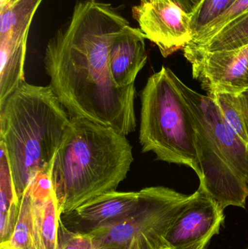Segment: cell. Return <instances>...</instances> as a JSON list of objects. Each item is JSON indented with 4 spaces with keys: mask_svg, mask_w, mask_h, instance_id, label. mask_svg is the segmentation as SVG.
Masks as SVG:
<instances>
[{
    "mask_svg": "<svg viewBox=\"0 0 248 249\" xmlns=\"http://www.w3.org/2000/svg\"><path fill=\"white\" fill-rule=\"evenodd\" d=\"M128 20L111 3L78 0L68 21L48 41L44 67L54 94L72 118L128 136L137 127L135 84L115 85L109 52Z\"/></svg>",
    "mask_w": 248,
    "mask_h": 249,
    "instance_id": "1",
    "label": "cell"
},
{
    "mask_svg": "<svg viewBox=\"0 0 248 249\" xmlns=\"http://www.w3.org/2000/svg\"><path fill=\"white\" fill-rule=\"evenodd\" d=\"M126 136L112 127L72 118L52 164V187L61 215L116 191L134 161Z\"/></svg>",
    "mask_w": 248,
    "mask_h": 249,
    "instance_id": "2",
    "label": "cell"
},
{
    "mask_svg": "<svg viewBox=\"0 0 248 249\" xmlns=\"http://www.w3.org/2000/svg\"><path fill=\"white\" fill-rule=\"evenodd\" d=\"M71 119L50 86L25 81L0 105V142L20 200L39 173L53 163Z\"/></svg>",
    "mask_w": 248,
    "mask_h": 249,
    "instance_id": "3",
    "label": "cell"
},
{
    "mask_svg": "<svg viewBox=\"0 0 248 249\" xmlns=\"http://www.w3.org/2000/svg\"><path fill=\"white\" fill-rule=\"evenodd\" d=\"M141 100L142 152H154L158 160L190 167L200 179L196 126L170 69L163 67L148 79Z\"/></svg>",
    "mask_w": 248,
    "mask_h": 249,
    "instance_id": "4",
    "label": "cell"
},
{
    "mask_svg": "<svg viewBox=\"0 0 248 249\" xmlns=\"http://www.w3.org/2000/svg\"><path fill=\"white\" fill-rule=\"evenodd\" d=\"M139 192V204L132 214L88 233L100 249H128L135 241L141 249H168L166 235L192 194H182L163 186L146 187Z\"/></svg>",
    "mask_w": 248,
    "mask_h": 249,
    "instance_id": "5",
    "label": "cell"
},
{
    "mask_svg": "<svg viewBox=\"0 0 248 249\" xmlns=\"http://www.w3.org/2000/svg\"><path fill=\"white\" fill-rule=\"evenodd\" d=\"M132 16L146 39L159 48L164 58L183 50L193 39L192 14L174 0H139L132 7Z\"/></svg>",
    "mask_w": 248,
    "mask_h": 249,
    "instance_id": "6",
    "label": "cell"
},
{
    "mask_svg": "<svg viewBox=\"0 0 248 249\" xmlns=\"http://www.w3.org/2000/svg\"><path fill=\"white\" fill-rule=\"evenodd\" d=\"M170 75L190 109L194 120L219 149L230 165L248 181V145L224 119L211 96L189 89L172 70Z\"/></svg>",
    "mask_w": 248,
    "mask_h": 249,
    "instance_id": "7",
    "label": "cell"
},
{
    "mask_svg": "<svg viewBox=\"0 0 248 249\" xmlns=\"http://www.w3.org/2000/svg\"><path fill=\"white\" fill-rule=\"evenodd\" d=\"M224 211L202 188L192 194L170 227L165 241L168 249H199L219 233Z\"/></svg>",
    "mask_w": 248,
    "mask_h": 249,
    "instance_id": "8",
    "label": "cell"
},
{
    "mask_svg": "<svg viewBox=\"0 0 248 249\" xmlns=\"http://www.w3.org/2000/svg\"><path fill=\"white\" fill-rule=\"evenodd\" d=\"M191 64L194 78L208 94L241 93L248 89V46L204 53Z\"/></svg>",
    "mask_w": 248,
    "mask_h": 249,
    "instance_id": "9",
    "label": "cell"
},
{
    "mask_svg": "<svg viewBox=\"0 0 248 249\" xmlns=\"http://www.w3.org/2000/svg\"><path fill=\"white\" fill-rule=\"evenodd\" d=\"M139 202V191L111 192L61 215V222L70 231L90 233L126 219L135 212Z\"/></svg>",
    "mask_w": 248,
    "mask_h": 249,
    "instance_id": "10",
    "label": "cell"
},
{
    "mask_svg": "<svg viewBox=\"0 0 248 249\" xmlns=\"http://www.w3.org/2000/svg\"><path fill=\"white\" fill-rule=\"evenodd\" d=\"M145 36L139 28L127 25L115 36L109 52V68L118 88L135 84L147 61Z\"/></svg>",
    "mask_w": 248,
    "mask_h": 249,
    "instance_id": "11",
    "label": "cell"
},
{
    "mask_svg": "<svg viewBox=\"0 0 248 249\" xmlns=\"http://www.w3.org/2000/svg\"><path fill=\"white\" fill-rule=\"evenodd\" d=\"M52 168L41 171L31 184L37 249H59L61 212L52 187Z\"/></svg>",
    "mask_w": 248,
    "mask_h": 249,
    "instance_id": "12",
    "label": "cell"
},
{
    "mask_svg": "<svg viewBox=\"0 0 248 249\" xmlns=\"http://www.w3.org/2000/svg\"><path fill=\"white\" fill-rule=\"evenodd\" d=\"M29 31L0 35V105L25 82Z\"/></svg>",
    "mask_w": 248,
    "mask_h": 249,
    "instance_id": "13",
    "label": "cell"
},
{
    "mask_svg": "<svg viewBox=\"0 0 248 249\" xmlns=\"http://www.w3.org/2000/svg\"><path fill=\"white\" fill-rule=\"evenodd\" d=\"M20 207V200L15 188L7 152L0 142V244L11 238Z\"/></svg>",
    "mask_w": 248,
    "mask_h": 249,
    "instance_id": "14",
    "label": "cell"
},
{
    "mask_svg": "<svg viewBox=\"0 0 248 249\" xmlns=\"http://www.w3.org/2000/svg\"><path fill=\"white\" fill-rule=\"evenodd\" d=\"M248 46V12L237 18L198 49L185 55L192 63L206 52L234 51Z\"/></svg>",
    "mask_w": 248,
    "mask_h": 249,
    "instance_id": "15",
    "label": "cell"
},
{
    "mask_svg": "<svg viewBox=\"0 0 248 249\" xmlns=\"http://www.w3.org/2000/svg\"><path fill=\"white\" fill-rule=\"evenodd\" d=\"M0 248L37 249L34 222V201L31 185L20 200V212L14 232L8 242L0 244Z\"/></svg>",
    "mask_w": 248,
    "mask_h": 249,
    "instance_id": "16",
    "label": "cell"
},
{
    "mask_svg": "<svg viewBox=\"0 0 248 249\" xmlns=\"http://www.w3.org/2000/svg\"><path fill=\"white\" fill-rule=\"evenodd\" d=\"M208 96L215 100L227 124L248 145V107L242 93H214Z\"/></svg>",
    "mask_w": 248,
    "mask_h": 249,
    "instance_id": "17",
    "label": "cell"
},
{
    "mask_svg": "<svg viewBox=\"0 0 248 249\" xmlns=\"http://www.w3.org/2000/svg\"><path fill=\"white\" fill-rule=\"evenodd\" d=\"M43 0H14L0 6V35L30 30L32 20Z\"/></svg>",
    "mask_w": 248,
    "mask_h": 249,
    "instance_id": "18",
    "label": "cell"
},
{
    "mask_svg": "<svg viewBox=\"0 0 248 249\" xmlns=\"http://www.w3.org/2000/svg\"><path fill=\"white\" fill-rule=\"evenodd\" d=\"M248 12V0H235L222 15L193 36L192 40L183 48L184 56L202 46L223 28Z\"/></svg>",
    "mask_w": 248,
    "mask_h": 249,
    "instance_id": "19",
    "label": "cell"
},
{
    "mask_svg": "<svg viewBox=\"0 0 248 249\" xmlns=\"http://www.w3.org/2000/svg\"><path fill=\"white\" fill-rule=\"evenodd\" d=\"M234 1L235 0H203L192 15L191 25L194 36L222 15Z\"/></svg>",
    "mask_w": 248,
    "mask_h": 249,
    "instance_id": "20",
    "label": "cell"
},
{
    "mask_svg": "<svg viewBox=\"0 0 248 249\" xmlns=\"http://www.w3.org/2000/svg\"><path fill=\"white\" fill-rule=\"evenodd\" d=\"M59 249H99L97 241L88 233L74 232L67 229L62 222L59 228Z\"/></svg>",
    "mask_w": 248,
    "mask_h": 249,
    "instance_id": "21",
    "label": "cell"
},
{
    "mask_svg": "<svg viewBox=\"0 0 248 249\" xmlns=\"http://www.w3.org/2000/svg\"><path fill=\"white\" fill-rule=\"evenodd\" d=\"M186 13L193 14L203 0H174Z\"/></svg>",
    "mask_w": 248,
    "mask_h": 249,
    "instance_id": "22",
    "label": "cell"
},
{
    "mask_svg": "<svg viewBox=\"0 0 248 249\" xmlns=\"http://www.w3.org/2000/svg\"><path fill=\"white\" fill-rule=\"evenodd\" d=\"M128 249H139V247H138V244H137L136 242L133 241V242L131 243V246H130L129 248Z\"/></svg>",
    "mask_w": 248,
    "mask_h": 249,
    "instance_id": "23",
    "label": "cell"
},
{
    "mask_svg": "<svg viewBox=\"0 0 248 249\" xmlns=\"http://www.w3.org/2000/svg\"><path fill=\"white\" fill-rule=\"evenodd\" d=\"M242 94L244 96L245 99H246V102H247V105L248 107V89L247 90H245V91L242 92Z\"/></svg>",
    "mask_w": 248,
    "mask_h": 249,
    "instance_id": "24",
    "label": "cell"
},
{
    "mask_svg": "<svg viewBox=\"0 0 248 249\" xmlns=\"http://www.w3.org/2000/svg\"><path fill=\"white\" fill-rule=\"evenodd\" d=\"M14 1V0H5V1H4V4H1V5L0 6L4 5V4H7V3L11 2V1Z\"/></svg>",
    "mask_w": 248,
    "mask_h": 249,
    "instance_id": "25",
    "label": "cell"
},
{
    "mask_svg": "<svg viewBox=\"0 0 248 249\" xmlns=\"http://www.w3.org/2000/svg\"><path fill=\"white\" fill-rule=\"evenodd\" d=\"M99 249H118L116 248H109V247H105V248H101Z\"/></svg>",
    "mask_w": 248,
    "mask_h": 249,
    "instance_id": "26",
    "label": "cell"
},
{
    "mask_svg": "<svg viewBox=\"0 0 248 249\" xmlns=\"http://www.w3.org/2000/svg\"><path fill=\"white\" fill-rule=\"evenodd\" d=\"M208 245L204 246V247H202V248H200L199 249H206L207 247H208Z\"/></svg>",
    "mask_w": 248,
    "mask_h": 249,
    "instance_id": "27",
    "label": "cell"
},
{
    "mask_svg": "<svg viewBox=\"0 0 248 249\" xmlns=\"http://www.w3.org/2000/svg\"><path fill=\"white\" fill-rule=\"evenodd\" d=\"M139 249H141L139 248ZM154 249V248H149V249Z\"/></svg>",
    "mask_w": 248,
    "mask_h": 249,
    "instance_id": "28",
    "label": "cell"
},
{
    "mask_svg": "<svg viewBox=\"0 0 248 249\" xmlns=\"http://www.w3.org/2000/svg\"><path fill=\"white\" fill-rule=\"evenodd\" d=\"M0 249H2V248H0Z\"/></svg>",
    "mask_w": 248,
    "mask_h": 249,
    "instance_id": "29",
    "label": "cell"
},
{
    "mask_svg": "<svg viewBox=\"0 0 248 249\" xmlns=\"http://www.w3.org/2000/svg\"><path fill=\"white\" fill-rule=\"evenodd\" d=\"M247 249H248V248Z\"/></svg>",
    "mask_w": 248,
    "mask_h": 249,
    "instance_id": "30",
    "label": "cell"
}]
</instances>
